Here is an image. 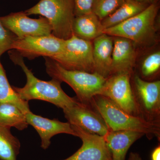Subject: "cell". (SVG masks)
<instances>
[{
  "label": "cell",
  "mask_w": 160,
  "mask_h": 160,
  "mask_svg": "<svg viewBox=\"0 0 160 160\" xmlns=\"http://www.w3.org/2000/svg\"><path fill=\"white\" fill-rule=\"evenodd\" d=\"M9 53L12 62L21 67L26 76L27 81L24 87L12 86L21 99L28 102L32 100L45 101L63 110L78 102L77 99L70 97L63 91L59 81L53 78L49 81L39 79L26 66L23 57L17 51L10 50Z\"/></svg>",
  "instance_id": "1"
},
{
  "label": "cell",
  "mask_w": 160,
  "mask_h": 160,
  "mask_svg": "<svg viewBox=\"0 0 160 160\" xmlns=\"http://www.w3.org/2000/svg\"><path fill=\"white\" fill-rule=\"evenodd\" d=\"M89 104L99 113L110 130L138 132L148 138L156 137L160 139V124L129 114L106 97L95 96Z\"/></svg>",
  "instance_id": "2"
},
{
  "label": "cell",
  "mask_w": 160,
  "mask_h": 160,
  "mask_svg": "<svg viewBox=\"0 0 160 160\" xmlns=\"http://www.w3.org/2000/svg\"><path fill=\"white\" fill-rule=\"evenodd\" d=\"M44 58L48 74L52 78L69 85L80 102L89 104L92 98L101 94L106 78L96 72L69 70L50 58Z\"/></svg>",
  "instance_id": "3"
},
{
  "label": "cell",
  "mask_w": 160,
  "mask_h": 160,
  "mask_svg": "<svg viewBox=\"0 0 160 160\" xmlns=\"http://www.w3.org/2000/svg\"><path fill=\"white\" fill-rule=\"evenodd\" d=\"M28 16L40 15L46 18L52 27V34L67 40L72 35L75 15L72 0H40L25 11Z\"/></svg>",
  "instance_id": "4"
},
{
  "label": "cell",
  "mask_w": 160,
  "mask_h": 160,
  "mask_svg": "<svg viewBox=\"0 0 160 160\" xmlns=\"http://www.w3.org/2000/svg\"><path fill=\"white\" fill-rule=\"evenodd\" d=\"M158 10V5L152 3L140 13L116 26L104 29L103 32L110 36L126 38L133 42L144 43L154 34Z\"/></svg>",
  "instance_id": "5"
},
{
  "label": "cell",
  "mask_w": 160,
  "mask_h": 160,
  "mask_svg": "<svg viewBox=\"0 0 160 160\" xmlns=\"http://www.w3.org/2000/svg\"><path fill=\"white\" fill-rule=\"evenodd\" d=\"M92 51L93 46L90 41L72 33L66 40L62 52L50 58L69 70L94 72Z\"/></svg>",
  "instance_id": "6"
},
{
  "label": "cell",
  "mask_w": 160,
  "mask_h": 160,
  "mask_svg": "<svg viewBox=\"0 0 160 160\" xmlns=\"http://www.w3.org/2000/svg\"><path fill=\"white\" fill-rule=\"evenodd\" d=\"M133 84L132 91L141 118L160 124V81L148 82L136 75Z\"/></svg>",
  "instance_id": "7"
},
{
  "label": "cell",
  "mask_w": 160,
  "mask_h": 160,
  "mask_svg": "<svg viewBox=\"0 0 160 160\" xmlns=\"http://www.w3.org/2000/svg\"><path fill=\"white\" fill-rule=\"evenodd\" d=\"M130 78L131 74L127 73L109 77L106 79L100 95L109 99L129 114L141 118Z\"/></svg>",
  "instance_id": "8"
},
{
  "label": "cell",
  "mask_w": 160,
  "mask_h": 160,
  "mask_svg": "<svg viewBox=\"0 0 160 160\" xmlns=\"http://www.w3.org/2000/svg\"><path fill=\"white\" fill-rule=\"evenodd\" d=\"M66 40L52 34L38 37H27L17 39L12 46L23 58L29 60L43 57L52 58L59 54L64 49Z\"/></svg>",
  "instance_id": "9"
},
{
  "label": "cell",
  "mask_w": 160,
  "mask_h": 160,
  "mask_svg": "<svg viewBox=\"0 0 160 160\" xmlns=\"http://www.w3.org/2000/svg\"><path fill=\"white\" fill-rule=\"evenodd\" d=\"M0 21L19 39L52 34L51 25L46 18L40 16L38 19L31 18L25 11L12 12L0 17Z\"/></svg>",
  "instance_id": "10"
},
{
  "label": "cell",
  "mask_w": 160,
  "mask_h": 160,
  "mask_svg": "<svg viewBox=\"0 0 160 160\" xmlns=\"http://www.w3.org/2000/svg\"><path fill=\"white\" fill-rule=\"evenodd\" d=\"M63 110L69 124L86 132L104 137L110 131L103 118L90 104L79 102Z\"/></svg>",
  "instance_id": "11"
},
{
  "label": "cell",
  "mask_w": 160,
  "mask_h": 160,
  "mask_svg": "<svg viewBox=\"0 0 160 160\" xmlns=\"http://www.w3.org/2000/svg\"><path fill=\"white\" fill-rule=\"evenodd\" d=\"M82 145L69 158L62 160H112L111 153L104 137L86 132L77 126L71 125Z\"/></svg>",
  "instance_id": "12"
},
{
  "label": "cell",
  "mask_w": 160,
  "mask_h": 160,
  "mask_svg": "<svg viewBox=\"0 0 160 160\" xmlns=\"http://www.w3.org/2000/svg\"><path fill=\"white\" fill-rule=\"evenodd\" d=\"M29 125L32 126L39 135L41 146L46 149L51 144L52 138L60 133H66L74 136L78 135L69 122H63L56 119H49L32 113L31 111L26 114Z\"/></svg>",
  "instance_id": "13"
},
{
  "label": "cell",
  "mask_w": 160,
  "mask_h": 160,
  "mask_svg": "<svg viewBox=\"0 0 160 160\" xmlns=\"http://www.w3.org/2000/svg\"><path fill=\"white\" fill-rule=\"evenodd\" d=\"M112 56L111 74H131L136 59L133 42L126 38L115 37Z\"/></svg>",
  "instance_id": "14"
},
{
  "label": "cell",
  "mask_w": 160,
  "mask_h": 160,
  "mask_svg": "<svg viewBox=\"0 0 160 160\" xmlns=\"http://www.w3.org/2000/svg\"><path fill=\"white\" fill-rule=\"evenodd\" d=\"M92 46L94 72L107 78L111 74L113 38L103 33L94 39Z\"/></svg>",
  "instance_id": "15"
},
{
  "label": "cell",
  "mask_w": 160,
  "mask_h": 160,
  "mask_svg": "<svg viewBox=\"0 0 160 160\" xmlns=\"http://www.w3.org/2000/svg\"><path fill=\"white\" fill-rule=\"evenodd\" d=\"M144 136V133L138 132L110 130L104 138L112 160H125L130 146Z\"/></svg>",
  "instance_id": "16"
},
{
  "label": "cell",
  "mask_w": 160,
  "mask_h": 160,
  "mask_svg": "<svg viewBox=\"0 0 160 160\" xmlns=\"http://www.w3.org/2000/svg\"><path fill=\"white\" fill-rule=\"evenodd\" d=\"M104 30L101 21L92 12L77 16L73 21V34L83 39H94L103 34Z\"/></svg>",
  "instance_id": "17"
},
{
  "label": "cell",
  "mask_w": 160,
  "mask_h": 160,
  "mask_svg": "<svg viewBox=\"0 0 160 160\" xmlns=\"http://www.w3.org/2000/svg\"><path fill=\"white\" fill-rule=\"evenodd\" d=\"M146 3L125 0L112 14L101 21L104 29L116 26L142 11L147 7Z\"/></svg>",
  "instance_id": "18"
},
{
  "label": "cell",
  "mask_w": 160,
  "mask_h": 160,
  "mask_svg": "<svg viewBox=\"0 0 160 160\" xmlns=\"http://www.w3.org/2000/svg\"><path fill=\"white\" fill-rule=\"evenodd\" d=\"M0 123L19 130L27 129L29 125L26 114L15 105L8 102H0Z\"/></svg>",
  "instance_id": "19"
},
{
  "label": "cell",
  "mask_w": 160,
  "mask_h": 160,
  "mask_svg": "<svg viewBox=\"0 0 160 160\" xmlns=\"http://www.w3.org/2000/svg\"><path fill=\"white\" fill-rule=\"evenodd\" d=\"M10 129L0 123V159L2 160H17L19 153V140L12 135Z\"/></svg>",
  "instance_id": "20"
},
{
  "label": "cell",
  "mask_w": 160,
  "mask_h": 160,
  "mask_svg": "<svg viewBox=\"0 0 160 160\" xmlns=\"http://www.w3.org/2000/svg\"><path fill=\"white\" fill-rule=\"evenodd\" d=\"M0 102L12 103L24 113L30 111L29 102L21 99L9 84L6 72L0 61Z\"/></svg>",
  "instance_id": "21"
},
{
  "label": "cell",
  "mask_w": 160,
  "mask_h": 160,
  "mask_svg": "<svg viewBox=\"0 0 160 160\" xmlns=\"http://www.w3.org/2000/svg\"><path fill=\"white\" fill-rule=\"evenodd\" d=\"M125 0H94L92 12L100 21L114 12Z\"/></svg>",
  "instance_id": "22"
},
{
  "label": "cell",
  "mask_w": 160,
  "mask_h": 160,
  "mask_svg": "<svg viewBox=\"0 0 160 160\" xmlns=\"http://www.w3.org/2000/svg\"><path fill=\"white\" fill-rule=\"evenodd\" d=\"M160 52H156L149 55L143 61L141 67V72L144 78H149L159 71Z\"/></svg>",
  "instance_id": "23"
},
{
  "label": "cell",
  "mask_w": 160,
  "mask_h": 160,
  "mask_svg": "<svg viewBox=\"0 0 160 160\" xmlns=\"http://www.w3.org/2000/svg\"><path fill=\"white\" fill-rule=\"evenodd\" d=\"M17 39L16 36L5 28L0 21V58L6 52L11 50L12 44Z\"/></svg>",
  "instance_id": "24"
},
{
  "label": "cell",
  "mask_w": 160,
  "mask_h": 160,
  "mask_svg": "<svg viewBox=\"0 0 160 160\" xmlns=\"http://www.w3.org/2000/svg\"><path fill=\"white\" fill-rule=\"evenodd\" d=\"M74 3L75 16L92 12L94 0H72Z\"/></svg>",
  "instance_id": "25"
},
{
  "label": "cell",
  "mask_w": 160,
  "mask_h": 160,
  "mask_svg": "<svg viewBox=\"0 0 160 160\" xmlns=\"http://www.w3.org/2000/svg\"><path fill=\"white\" fill-rule=\"evenodd\" d=\"M152 160H160V146L155 148L152 153Z\"/></svg>",
  "instance_id": "26"
},
{
  "label": "cell",
  "mask_w": 160,
  "mask_h": 160,
  "mask_svg": "<svg viewBox=\"0 0 160 160\" xmlns=\"http://www.w3.org/2000/svg\"><path fill=\"white\" fill-rule=\"evenodd\" d=\"M128 160H142L139 155L135 152H132L129 154Z\"/></svg>",
  "instance_id": "27"
},
{
  "label": "cell",
  "mask_w": 160,
  "mask_h": 160,
  "mask_svg": "<svg viewBox=\"0 0 160 160\" xmlns=\"http://www.w3.org/2000/svg\"><path fill=\"white\" fill-rule=\"evenodd\" d=\"M137 2H141L147 3L153 1V0H133Z\"/></svg>",
  "instance_id": "28"
}]
</instances>
